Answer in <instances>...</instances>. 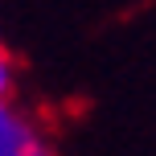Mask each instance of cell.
<instances>
[{"mask_svg": "<svg viewBox=\"0 0 156 156\" xmlns=\"http://www.w3.org/2000/svg\"><path fill=\"white\" fill-rule=\"evenodd\" d=\"M0 94H16V58L0 33Z\"/></svg>", "mask_w": 156, "mask_h": 156, "instance_id": "2", "label": "cell"}, {"mask_svg": "<svg viewBox=\"0 0 156 156\" xmlns=\"http://www.w3.org/2000/svg\"><path fill=\"white\" fill-rule=\"evenodd\" d=\"M0 156H58L49 127L16 94H0Z\"/></svg>", "mask_w": 156, "mask_h": 156, "instance_id": "1", "label": "cell"}]
</instances>
